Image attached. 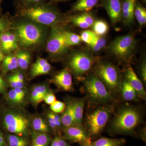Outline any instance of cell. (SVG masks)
Segmentation results:
<instances>
[{"label":"cell","instance_id":"obj_33","mask_svg":"<svg viewBox=\"0 0 146 146\" xmlns=\"http://www.w3.org/2000/svg\"><path fill=\"white\" fill-rule=\"evenodd\" d=\"M97 36L93 31L85 30L82 33L80 36L82 41L89 45L94 41Z\"/></svg>","mask_w":146,"mask_h":146},{"label":"cell","instance_id":"obj_48","mask_svg":"<svg viewBox=\"0 0 146 146\" xmlns=\"http://www.w3.org/2000/svg\"><path fill=\"white\" fill-rule=\"evenodd\" d=\"M4 58V56L3 54V52L0 50V63L2 61H3Z\"/></svg>","mask_w":146,"mask_h":146},{"label":"cell","instance_id":"obj_5","mask_svg":"<svg viewBox=\"0 0 146 146\" xmlns=\"http://www.w3.org/2000/svg\"><path fill=\"white\" fill-rule=\"evenodd\" d=\"M95 74L112 96L115 98L120 95L123 79L121 71L117 66L108 62H101L96 66Z\"/></svg>","mask_w":146,"mask_h":146},{"label":"cell","instance_id":"obj_14","mask_svg":"<svg viewBox=\"0 0 146 146\" xmlns=\"http://www.w3.org/2000/svg\"><path fill=\"white\" fill-rule=\"evenodd\" d=\"M53 81L63 91H70L73 90L72 77L68 68H65L55 76Z\"/></svg>","mask_w":146,"mask_h":146},{"label":"cell","instance_id":"obj_11","mask_svg":"<svg viewBox=\"0 0 146 146\" xmlns=\"http://www.w3.org/2000/svg\"><path fill=\"white\" fill-rule=\"evenodd\" d=\"M63 138L72 143L91 144L92 139L83 125H73L63 127Z\"/></svg>","mask_w":146,"mask_h":146},{"label":"cell","instance_id":"obj_26","mask_svg":"<svg viewBox=\"0 0 146 146\" xmlns=\"http://www.w3.org/2000/svg\"><path fill=\"white\" fill-rule=\"evenodd\" d=\"M33 131L38 133H46L49 134L50 132L49 126L47 124L46 122L42 118H34L32 121Z\"/></svg>","mask_w":146,"mask_h":146},{"label":"cell","instance_id":"obj_22","mask_svg":"<svg viewBox=\"0 0 146 146\" xmlns=\"http://www.w3.org/2000/svg\"><path fill=\"white\" fill-rule=\"evenodd\" d=\"M49 91L48 88L46 85H37L35 86L31 94V101L34 104H39L44 101L45 95Z\"/></svg>","mask_w":146,"mask_h":146},{"label":"cell","instance_id":"obj_2","mask_svg":"<svg viewBox=\"0 0 146 146\" xmlns=\"http://www.w3.org/2000/svg\"><path fill=\"white\" fill-rule=\"evenodd\" d=\"M19 14L25 18L38 23L58 26L64 15L53 5L47 3L31 6L19 7Z\"/></svg>","mask_w":146,"mask_h":146},{"label":"cell","instance_id":"obj_20","mask_svg":"<svg viewBox=\"0 0 146 146\" xmlns=\"http://www.w3.org/2000/svg\"><path fill=\"white\" fill-rule=\"evenodd\" d=\"M30 134L31 146H49L52 140L48 133H38L33 131Z\"/></svg>","mask_w":146,"mask_h":146},{"label":"cell","instance_id":"obj_8","mask_svg":"<svg viewBox=\"0 0 146 146\" xmlns=\"http://www.w3.org/2000/svg\"><path fill=\"white\" fill-rule=\"evenodd\" d=\"M17 39L22 46L30 47L38 44L44 38V31L40 27L35 24L23 23L15 27Z\"/></svg>","mask_w":146,"mask_h":146},{"label":"cell","instance_id":"obj_38","mask_svg":"<svg viewBox=\"0 0 146 146\" xmlns=\"http://www.w3.org/2000/svg\"><path fill=\"white\" fill-rule=\"evenodd\" d=\"M80 14L85 23L88 24L90 27L92 26L95 21L93 13L90 11H89L82 12L80 13Z\"/></svg>","mask_w":146,"mask_h":146},{"label":"cell","instance_id":"obj_7","mask_svg":"<svg viewBox=\"0 0 146 146\" xmlns=\"http://www.w3.org/2000/svg\"><path fill=\"white\" fill-rule=\"evenodd\" d=\"M1 124L3 128L9 133L27 138L31 132L29 120L23 115L11 111L3 112Z\"/></svg>","mask_w":146,"mask_h":146},{"label":"cell","instance_id":"obj_18","mask_svg":"<svg viewBox=\"0 0 146 146\" xmlns=\"http://www.w3.org/2000/svg\"><path fill=\"white\" fill-rule=\"evenodd\" d=\"M100 0H77L73 5L71 10L73 12H89L98 5Z\"/></svg>","mask_w":146,"mask_h":146},{"label":"cell","instance_id":"obj_50","mask_svg":"<svg viewBox=\"0 0 146 146\" xmlns=\"http://www.w3.org/2000/svg\"><path fill=\"white\" fill-rule=\"evenodd\" d=\"M2 1V0H0V11H1V3Z\"/></svg>","mask_w":146,"mask_h":146},{"label":"cell","instance_id":"obj_16","mask_svg":"<svg viewBox=\"0 0 146 146\" xmlns=\"http://www.w3.org/2000/svg\"><path fill=\"white\" fill-rule=\"evenodd\" d=\"M86 98H75L70 100L74 113L76 125H83V115Z\"/></svg>","mask_w":146,"mask_h":146},{"label":"cell","instance_id":"obj_29","mask_svg":"<svg viewBox=\"0 0 146 146\" xmlns=\"http://www.w3.org/2000/svg\"><path fill=\"white\" fill-rule=\"evenodd\" d=\"M64 34L66 43L69 47L78 45L81 42L80 36L78 35L65 31Z\"/></svg>","mask_w":146,"mask_h":146},{"label":"cell","instance_id":"obj_1","mask_svg":"<svg viewBox=\"0 0 146 146\" xmlns=\"http://www.w3.org/2000/svg\"><path fill=\"white\" fill-rule=\"evenodd\" d=\"M143 113L140 108L133 106L120 108L110 123L108 133L111 135H131L143 121Z\"/></svg>","mask_w":146,"mask_h":146},{"label":"cell","instance_id":"obj_12","mask_svg":"<svg viewBox=\"0 0 146 146\" xmlns=\"http://www.w3.org/2000/svg\"><path fill=\"white\" fill-rule=\"evenodd\" d=\"M100 2L112 24H117L121 21L122 0H100Z\"/></svg>","mask_w":146,"mask_h":146},{"label":"cell","instance_id":"obj_10","mask_svg":"<svg viewBox=\"0 0 146 146\" xmlns=\"http://www.w3.org/2000/svg\"><path fill=\"white\" fill-rule=\"evenodd\" d=\"M65 30L58 26L52 27L46 49L50 53L59 56L65 53L69 48L65 40Z\"/></svg>","mask_w":146,"mask_h":146},{"label":"cell","instance_id":"obj_42","mask_svg":"<svg viewBox=\"0 0 146 146\" xmlns=\"http://www.w3.org/2000/svg\"><path fill=\"white\" fill-rule=\"evenodd\" d=\"M48 63V61L46 59L42 58H38L35 63L32 65L31 70H34L36 68H39L40 66H43Z\"/></svg>","mask_w":146,"mask_h":146},{"label":"cell","instance_id":"obj_46","mask_svg":"<svg viewBox=\"0 0 146 146\" xmlns=\"http://www.w3.org/2000/svg\"><path fill=\"white\" fill-rule=\"evenodd\" d=\"M13 76L15 77V78L17 79L18 80L23 82L24 81V77L23 74L21 73H17L16 74H14Z\"/></svg>","mask_w":146,"mask_h":146},{"label":"cell","instance_id":"obj_6","mask_svg":"<svg viewBox=\"0 0 146 146\" xmlns=\"http://www.w3.org/2000/svg\"><path fill=\"white\" fill-rule=\"evenodd\" d=\"M136 48L135 36L132 34L118 36L110 45V52L120 62L129 64L133 60Z\"/></svg>","mask_w":146,"mask_h":146},{"label":"cell","instance_id":"obj_35","mask_svg":"<svg viewBox=\"0 0 146 146\" xmlns=\"http://www.w3.org/2000/svg\"><path fill=\"white\" fill-rule=\"evenodd\" d=\"M47 0H18L19 7L31 6L46 3Z\"/></svg>","mask_w":146,"mask_h":146},{"label":"cell","instance_id":"obj_4","mask_svg":"<svg viewBox=\"0 0 146 146\" xmlns=\"http://www.w3.org/2000/svg\"><path fill=\"white\" fill-rule=\"evenodd\" d=\"M82 81L83 91L86 95L85 98L90 104L96 106L117 102L95 74L84 77Z\"/></svg>","mask_w":146,"mask_h":146},{"label":"cell","instance_id":"obj_3","mask_svg":"<svg viewBox=\"0 0 146 146\" xmlns=\"http://www.w3.org/2000/svg\"><path fill=\"white\" fill-rule=\"evenodd\" d=\"M115 103L96 106L87 114L84 127L91 138H98L104 130L115 112Z\"/></svg>","mask_w":146,"mask_h":146},{"label":"cell","instance_id":"obj_30","mask_svg":"<svg viewBox=\"0 0 146 146\" xmlns=\"http://www.w3.org/2000/svg\"><path fill=\"white\" fill-rule=\"evenodd\" d=\"M106 44V41L103 37L97 36L94 41L89 45L94 51L98 52L104 48Z\"/></svg>","mask_w":146,"mask_h":146},{"label":"cell","instance_id":"obj_40","mask_svg":"<svg viewBox=\"0 0 146 146\" xmlns=\"http://www.w3.org/2000/svg\"><path fill=\"white\" fill-rule=\"evenodd\" d=\"M44 101L47 104L50 105L56 101V97L52 93L49 91L45 95L44 97Z\"/></svg>","mask_w":146,"mask_h":146},{"label":"cell","instance_id":"obj_43","mask_svg":"<svg viewBox=\"0 0 146 146\" xmlns=\"http://www.w3.org/2000/svg\"><path fill=\"white\" fill-rule=\"evenodd\" d=\"M5 19L0 18V35L5 32L8 27V25Z\"/></svg>","mask_w":146,"mask_h":146},{"label":"cell","instance_id":"obj_51","mask_svg":"<svg viewBox=\"0 0 146 146\" xmlns=\"http://www.w3.org/2000/svg\"><path fill=\"white\" fill-rule=\"evenodd\" d=\"M142 1L144 3H146V0H142Z\"/></svg>","mask_w":146,"mask_h":146},{"label":"cell","instance_id":"obj_37","mask_svg":"<svg viewBox=\"0 0 146 146\" xmlns=\"http://www.w3.org/2000/svg\"><path fill=\"white\" fill-rule=\"evenodd\" d=\"M66 104L65 103L56 101L50 105V109L55 113H62L65 110Z\"/></svg>","mask_w":146,"mask_h":146},{"label":"cell","instance_id":"obj_13","mask_svg":"<svg viewBox=\"0 0 146 146\" xmlns=\"http://www.w3.org/2000/svg\"><path fill=\"white\" fill-rule=\"evenodd\" d=\"M125 78L136 91L140 99L146 100V93L143 83L138 78L133 68L128 65L124 69Z\"/></svg>","mask_w":146,"mask_h":146},{"label":"cell","instance_id":"obj_49","mask_svg":"<svg viewBox=\"0 0 146 146\" xmlns=\"http://www.w3.org/2000/svg\"><path fill=\"white\" fill-rule=\"evenodd\" d=\"M80 146H92L91 144L87 143H80Z\"/></svg>","mask_w":146,"mask_h":146},{"label":"cell","instance_id":"obj_19","mask_svg":"<svg viewBox=\"0 0 146 146\" xmlns=\"http://www.w3.org/2000/svg\"><path fill=\"white\" fill-rule=\"evenodd\" d=\"M63 127L77 125L76 123L74 113L70 100L68 102L63 114L60 117Z\"/></svg>","mask_w":146,"mask_h":146},{"label":"cell","instance_id":"obj_9","mask_svg":"<svg viewBox=\"0 0 146 146\" xmlns=\"http://www.w3.org/2000/svg\"><path fill=\"white\" fill-rule=\"evenodd\" d=\"M96 61L95 58L88 53L78 52L72 55L68 65L76 76L82 77L91 70Z\"/></svg>","mask_w":146,"mask_h":146},{"label":"cell","instance_id":"obj_15","mask_svg":"<svg viewBox=\"0 0 146 146\" xmlns=\"http://www.w3.org/2000/svg\"><path fill=\"white\" fill-rule=\"evenodd\" d=\"M138 0H122V21L127 26L131 25L134 21L135 4Z\"/></svg>","mask_w":146,"mask_h":146},{"label":"cell","instance_id":"obj_39","mask_svg":"<svg viewBox=\"0 0 146 146\" xmlns=\"http://www.w3.org/2000/svg\"><path fill=\"white\" fill-rule=\"evenodd\" d=\"M8 80L9 85L13 89L16 88L23 89L24 87V82L18 80L13 75L9 77Z\"/></svg>","mask_w":146,"mask_h":146},{"label":"cell","instance_id":"obj_45","mask_svg":"<svg viewBox=\"0 0 146 146\" xmlns=\"http://www.w3.org/2000/svg\"><path fill=\"white\" fill-rule=\"evenodd\" d=\"M0 146H7L4 133L0 130Z\"/></svg>","mask_w":146,"mask_h":146},{"label":"cell","instance_id":"obj_47","mask_svg":"<svg viewBox=\"0 0 146 146\" xmlns=\"http://www.w3.org/2000/svg\"><path fill=\"white\" fill-rule=\"evenodd\" d=\"M69 1V0H50L49 2L48 3V4L50 5H55L60 2H63L67 1Z\"/></svg>","mask_w":146,"mask_h":146},{"label":"cell","instance_id":"obj_21","mask_svg":"<svg viewBox=\"0 0 146 146\" xmlns=\"http://www.w3.org/2000/svg\"><path fill=\"white\" fill-rule=\"evenodd\" d=\"M7 146H29L30 142L27 138L13 133L4 134Z\"/></svg>","mask_w":146,"mask_h":146},{"label":"cell","instance_id":"obj_36","mask_svg":"<svg viewBox=\"0 0 146 146\" xmlns=\"http://www.w3.org/2000/svg\"><path fill=\"white\" fill-rule=\"evenodd\" d=\"M50 146H70V144L62 136L56 135L52 140Z\"/></svg>","mask_w":146,"mask_h":146},{"label":"cell","instance_id":"obj_27","mask_svg":"<svg viewBox=\"0 0 146 146\" xmlns=\"http://www.w3.org/2000/svg\"><path fill=\"white\" fill-rule=\"evenodd\" d=\"M93 31L99 36L105 35L108 32L109 27L107 23L103 20L95 21L93 25Z\"/></svg>","mask_w":146,"mask_h":146},{"label":"cell","instance_id":"obj_17","mask_svg":"<svg viewBox=\"0 0 146 146\" xmlns=\"http://www.w3.org/2000/svg\"><path fill=\"white\" fill-rule=\"evenodd\" d=\"M120 95L125 101H138L140 99L136 91L125 78L123 79Z\"/></svg>","mask_w":146,"mask_h":146},{"label":"cell","instance_id":"obj_32","mask_svg":"<svg viewBox=\"0 0 146 146\" xmlns=\"http://www.w3.org/2000/svg\"><path fill=\"white\" fill-rule=\"evenodd\" d=\"M70 20L75 25L82 29H87L90 27V26L85 21H84L82 17L81 14L73 15L70 17Z\"/></svg>","mask_w":146,"mask_h":146},{"label":"cell","instance_id":"obj_24","mask_svg":"<svg viewBox=\"0 0 146 146\" xmlns=\"http://www.w3.org/2000/svg\"><path fill=\"white\" fill-rule=\"evenodd\" d=\"M25 91L22 88H14L8 92L7 100L11 104H21L25 99Z\"/></svg>","mask_w":146,"mask_h":146},{"label":"cell","instance_id":"obj_44","mask_svg":"<svg viewBox=\"0 0 146 146\" xmlns=\"http://www.w3.org/2000/svg\"><path fill=\"white\" fill-rule=\"evenodd\" d=\"M7 89V84L3 78L0 76V94H4Z\"/></svg>","mask_w":146,"mask_h":146},{"label":"cell","instance_id":"obj_25","mask_svg":"<svg viewBox=\"0 0 146 146\" xmlns=\"http://www.w3.org/2000/svg\"><path fill=\"white\" fill-rule=\"evenodd\" d=\"M134 15L140 27H143L146 24V8L138 1L136 2L135 4Z\"/></svg>","mask_w":146,"mask_h":146},{"label":"cell","instance_id":"obj_34","mask_svg":"<svg viewBox=\"0 0 146 146\" xmlns=\"http://www.w3.org/2000/svg\"><path fill=\"white\" fill-rule=\"evenodd\" d=\"M51 70L50 65L48 63L43 66L36 68L34 70H31V74L33 77L45 74L49 72Z\"/></svg>","mask_w":146,"mask_h":146},{"label":"cell","instance_id":"obj_41","mask_svg":"<svg viewBox=\"0 0 146 146\" xmlns=\"http://www.w3.org/2000/svg\"><path fill=\"white\" fill-rule=\"evenodd\" d=\"M141 73L142 80L144 83L146 82V60H143L141 66Z\"/></svg>","mask_w":146,"mask_h":146},{"label":"cell","instance_id":"obj_28","mask_svg":"<svg viewBox=\"0 0 146 146\" xmlns=\"http://www.w3.org/2000/svg\"><path fill=\"white\" fill-rule=\"evenodd\" d=\"M18 67L22 69H26L28 67L30 60V54L28 52L25 51H21L16 56Z\"/></svg>","mask_w":146,"mask_h":146},{"label":"cell","instance_id":"obj_23","mask_svg":"<svg viewBox=\"0 0 146 146\" xmlns=\"http://www.w3.org/2000/svg\"><path fill=\"white\" fill-rule=\"evenodd\" d=\"M126 143L125 138H111L102 137L91 142L92 146H123Z\"/></svg>","mask_w":146,"mask_h":146},{"label":"cell","instance_id":"obj_31","mask_svg":"<svg viewBox=\"0 0 146 146\" xmlns=\"http://www.w3.org/2000/svg\"><path fill=\"white\" fill-rule=\"evenodd\" d=\"M0 44L2 50L5 52L11 51L8 32H5L0 35Z\"/></svg>","mask_w":146,"mask_h":146}]
</instances>
